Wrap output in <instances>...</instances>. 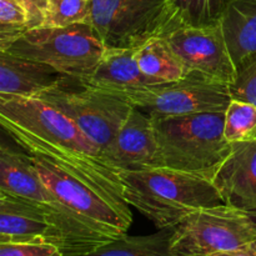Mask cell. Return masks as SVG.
Instances as JSON below:
<instances>
[{"label": "cell", "mask_w": 256, "mask_h": 256, "mask_svg": "<svg viewBox=\"0 0 256 256\" xmlns=\"http://www.w3.org/2000/svg\"><path fill=\"white\" fill-rule=\"evenodd\" d=\"M162 166L212 178L232 152L225 112L152 118Z\"/></svg>", "instance_id": "obj_4"}, {"label": "cell", "mask_w": 256, "mask_h": 256, "mask_svg": "<svg viewBox=\"0 0 256 256\" xmlns=\"http://www.w3.org/2000/svg\"><path fill=\"white\" fill-rule=\"evenodd\" d=\"M0 256H62L52 244H0Z\"/></svg>", "instance_id": "obj_25"}, {"label": "cell", "mask_w": 256, "mask_h": 256, "mask_svg": "<svg viewBox=\"0 0 256 256\" xmlns=\"http://www.w3.org/2000/svg\"><path fill=\"white\" fill-rule=\"evenodd\" d=\"M38 99L66 115L104 154L134 105L122 94L95 89L68 78Z\"/></svg>", "instance_id": "obj_7"}, {"label": "cell", "mask_w": 256, "mask_h": 256, "mask_svg": "<svg viewBox=\"0 0 256 256\" xmlns=\"http://www.w3.org/2000/svg\"><path fill=\"white\" fill-rule=\"evenodd\" d=\"M174 228L145 236H125L82 256H175L172 252Z\"/></svg>", "instance_id": "obj_20"}, {"label": "cell", "mask_w": 256, "mask_h": 256, "mask_svg": "<svg viewBox=\"0 0 256 256\" xmlns=\"http://www.w3.org/2000/svg\"><path fill=\"white\" fill-rule=\"evenodd\" d=\"M32 2H34L35 5H36L38 8H39L40 10H42V12H45V8H46V4H48V0H30Z\"/></svg>", "instance_id": "obj_27"}, {"label": "cell", "mask_w": 256, "mask_h": 256, "mask_svg": "<svg viewBox=\"0 0 256 256\" xmlns=\"http://www.w3.org/2000/svg\"><path fill=\"white\" fill-rule=\"evenodd\" d=\"M68 78L46 64L0 52V96L39 98Z\"/></svg>", "instance_id": "obj_15"}, {"label": "cell", "mask_w": 256, "mask_h": 256, "mask_svg": "<svg viewBox=\"0 0 256 256\" xmlns=\"http://www.w3.org/2000/svg\"><path fill=\"white\" fill-rule=\"evenodd\" d=\"M90 24V0H48L42 26L62 28Z\"/></svg>", "instance_id": "obj_23"}, {"label": "cell", "mask_w": 256, "mask_h": 256, "mask_svg": "<svg viewBox=\"0 0 256 256\" xmlns=\"http://www.w3.org/2000/svg\"><path fill=\"white\" fill-rule=\"evenodd\" d=\"M44 22V12L30 0H0V52L25 32L39 28Z\"/></svg>", "instance_id": "obj_19"}, {"label": "cell", "mask_w": 256, "mask_h": 256, "mask_svg": "<svg viewBox=\"0 0 256 256\" xmlns=\"http://www.w3.org/2000/svg\"><path fill=\"white\" fill-rule=\"evenodd\" d=\"M106 48L92 24L79 22L62 28L39 26L28 30L6 52L46 64L82 82L94 72Z\"/></svg>", "instance_id": "obj_5"}, {"label": "cell", "mask_w": 256, "mask_h": 256, "mask_svg": "<svg viewBox=\"0 0 256 256\" xmlns=\"http://www.w3.org/2000/svg\"><path fill=\"white\" fill-rule=\"evenodd\" d=\"M29 156L45 185L70 212L90 252L126 235L132 222L126 200L52 160L34 154Z\"/></svg>", "instance_id": "obj_3"}, {"label": "cell", "mask_w": 256, "mask_h": 256, "mask_svg": "<svg viewBox=\"0 0 256 256\" xmlns=\"http://www.w3.org/2000/svg\"><path fill=\"white\" fill-rule=\"evenodd\" d=\"M82 82L95 89L124 92L142 89L160 82L142 72L135 58L134 48H106L94 72Z\"/></svg>", "instance_id": "obj_16"}, {"label": "cell", "mask_w": 256, "mask_h": 256, "mask_svg": "<svg viewBox=\"0 0 256 256\" xmlns=\"http://www.w3.org/2000/svg\"><path fill=\"white\" fill-rule=\"evenodd\" d=\"M124 199L158 229L175 228L205 208L225 204L212 178L166 166L119 170Z\"/></svg>", "instance_id": "obj_2"}, {"label": "cell", "mask_w": 256, "mask_h": 256, "mask_svg": "<svg viewBox=\"0 0 256 256\" xmlns=\"http://www.w3.org/2000/svg\"><path fill=\"white\" fill-rule=\"evenodd\" d=\"M220 26L238 70L256 56V0H232Z\"/></svg>", "instance_id": "obj_17"}, {"label": "cell", "mask_w": 256, "mask_h": 256, "mask_svg": "<svg viewBox=\"0 0 256 256\" xmlns=\"http://www.w3.org/2000/svg\"><path fill=\"white\" fill-rule=\"evenodd\" d=\"M224 134L229 142H255L256 105L232 99L225 110Z\"/></svg>", "instance_id": "obj_22"}, {"label": "cell", "mask_w": 256, "mask_h": 256, "mask_svg": "<svg viewBox=\"0 0 256 256\" xmlns=\"http://www.w3.org/2000/svg\"><path fill=\"white\" fill-rule=\"evenodd\" d=\"M188 70V74L232 85L238 70L222 26H178L164 34Z\"/></svg>", "instance_id": "obj_11"}, {"label": "cell", "mask_w": 256, "mask_h": 256, "mask_svg": "<svg viewBox=\"0 0 256 256\" xmlns=\"http://www.w3.org/2000/svg\"><path fill=\"white\" fill-rule=\"evenodd\" d=\"M212 182L225 204L256 218V140L232 142Z\"/></svg>", "instance_id": "obj_13"}, {"label": "cell", "mask_w": 256, "mask_h": 256, "mask_svg": "<svg viewBox=\"0 0 256 256\" xmlns=\"http://www.w3.org/2000/svg\"><path fill=\"white\" fill-rule=\"evenodd\" d=\"M209 256H256V242L238 248V249L215 252V254H212Z\"/></svg>", "instance_id": "obj_26"}, {"label": "cell", "mask_w": 256, "mask_h": 256, "mask_svg": "<svg viewBox=\"0 0 256 256\" xmlns=\"http://www.w3.org/2000/svg\"><path fill=\"white\" fill-rule=\"evenodd\" d=\"M102 158L116 172L162 166L152 118L134 108Z\"/></svg>", "instance_id": "obj_12"}, {"label": "cell", "mask_w": 256, "mask_h": 256, "mask_svg": "<svg viewBox=\"0 0 256 256\" xmlns=\"http://www.w3.org/2000/svg\"><path fill=\"white\" fill-rule=\"evenodd\" d=\"M135 58L144 74L160 82L186 78L188 70L165 35H154L135 46Z\"/></svg>", "instance_id": "obj_18"}, {"label": "cell", "mask_w": 256, "mask_h": 256, "mask_svg": "<svg viewBox=\"0 0 256 256\" xmlns=\"http://www.w3.org/2000/svg\"><path fill=\"white\" fill-rule=\"evenodd\" d=\"M256 242L252 215L228 204L198 210L174 228L175 256H209Z\"/></svg>", "instance_id": "obj_9"}, {"label": "cell", "mask_w": 256, "mask_h": 256, "mask_svg": "<svg viewBox=\"0 0 256 256\" xmlns=\"http://www.w3.org/2000/svg\"><path fill=\"white\" fill-rule=\"evenodd\" d=\"M0 244H52L58 239L46 214L32 202L0 192Z\"/></svg>", "instance_id": "obj_14"}, {"label": "cell", "mask_w": 256, "mask_h": 256, "mask_svg": "<svg viewBox=\"0 0 256 256\" xmlns=\"http://www.w3.org/2000/svg\"><path fill=\"white\" fill-rule=\"evenodd\" d=\"M118 94L152 118L225 112L232 99L230 85L195 74Z\"/></svg>", "instance_id": "obj_10"}, {"label": "cell", "mask_w": 256, "mask_h": 256, "mask_svg": "<svg viewBox=\"0 0 256 256\" xmlns=\"http://www.w3.org/2000/svg\"><path fill=\"white\" fill-rule=\"evenodd\" d=\"M0 122L26 152L52 160L124 199L118 172L105 162L100 148L52 105L38 98L0 96Z\"/></svg>", "instance_id": "obj_1"}, {"label": "cell", "mask_w": 256, "mask_h": 256, "mask_svg": "<svg viewBox=\"0 0 256 256\" xmlns=\"http://www.w3.org/2000/svg\"><path fill=\"white\" fill-rule=\"evenodd\" d=\"M90 24L109 48H134L178 28L169 0H90Z\"/></svg>", "instance_id": "obj_8"}, {"label": "cell", "mask_w": 256, "mask_h": 256, "mask_svg": "<svg viewBox=\"0 0 256 256\" xmlns=\"http://www.w3.org/2000/svg\"><path fill=\"white\" fill-rule=\"evenodd\" d=\"M0 192L22 198L46 214L62 256H82L90 249L66 208L45 185L25 150L0 146Z\"/></svg>", "instance_id": "obj_6"}, {"label": "cell", "mask_w": 256, "mask_h": 256, "mask_svg": "<svg viewBox=\"0 0 256 256\" xmlns=\"http://www.w3.org/2000/svg\"><path fill=\"white\" fill-rule=\"evenodd\" d=\"M232 0H169L179 26L219 25Z\"/></svg>", "instance_id": "obj_21"}, {"label": "cell", "mask_w": 256, "mask_h": 256, "mask_svg": "<svg viewBox=\"0 0 256 256\" xmlns=\"http://www.w3.org/2000/svg\"><path fill=\"white\" fill-rule=\"evenodd\" d=\"M232 99L256 105V56L238 68L235 82L230 85Z\"/></svg>", "instance_id": "obj_24"}]
</instances>
